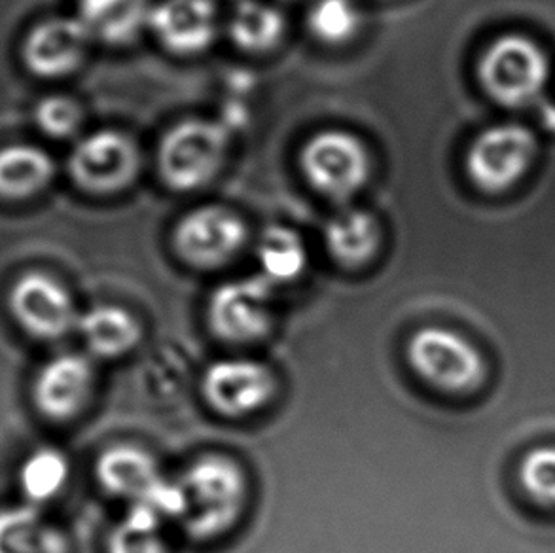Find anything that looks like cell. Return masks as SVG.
Segmentation results:
<instances>
[{
	"label": "cell",
	"instance_id": "1",
	"mask_svg": "<svg viewBox=\"0 0 555 553\" xmlns=\"http://www.w3.org/2000/svg\"><path fill=\"white\" fill-rule=\"evenodd\" d=\"M186 510L182 529L194 540L217 539L245 510L247 479L240 464L222 455L202 456L182 474Z\"/></svg>",
	"mask_w": 555,
	"mask_h": 553
},
{
	"label": "cell",
	"instance_id": "2",
	"mask_svg": "<svg viewBox=\"0 0 555 553\" xmlns=\"http://www.w3.org/2000/svg\"><path fill=\"white\" fill-rule=\"evenodd\" d=\"M481 86L496 103L526 106L548 82L550 63L541 46L524 35H504L481 55Z\"/></svg>",
	"mask_w": 555,
	"mask_h": 553
},
{
	"label": "cell",
	"instance_id": "3",
	"mask_svg": "<svg viewBox=\"0 0 555 553\" xmlns=\"http://www.w3.org/2000/svg\"><path fill=\"white\" fill-rule=\"evenodd\" d=\"M230 146L228 129L210 120H186L159 144V175L167 187L190 192L215 179Z\"/></svg>",
	"mask_w": 555,
	"mask_h": 553
},
{
	"label": "cell",
	"instance_id": "4",
	"mask_svg": "<svg viewBox=\"0 0 555 553\" xmlns=\"http://www.w3.org/2000/svg\"><path fill=\"white\" fill-rule=\"evenodd\" d=\"M408 362L423 382L446 393H465L480 385L486 362L468 339L442 326L417 330L405 347Z\"/></svg>",
	"mask_w": 555,
	"mask_h": 553
},
{
	"label": "cell",
	"instance_id": "5",
	"mask_svg": "<svg viewBox=\"0 0 555 553\" xmlns=\"http://www.w3.org/2000/svg\"><path fill=\"white\" fill-rule=\"evenodd\" d=\"M301 171L309 184L334 202H347L369 182V150L361 139L326 129L311 137L301 149Z\"/></svg>",
	"mask_w": 555,
	"mask_h": 553
},
{
	"label": "cell",
	"instance_id": "6",
	"mask_svg": "<svg viewBox=\"0 0 555 553\" xmlns=\"http://www.w3.org/2000/svg\"><path fill=\"white\" fill-rule=\"evenodd\" d=\"M537 139L518 124L493 126L474 139L466 152V172L481 192L499 194L514 187L533 165Z\"/></svg>",
	"mask_w": 555,
	"mask_h": 553
},
{
	"label": "cell",
	"instance_id": "7",
	"mask_svg": "<svg viewBox=\"0 0 555 553\" xmlns=\"http://www.w3.org/2000/svg\"><path fill=\"white\" fill-rule=\"evenodd\" d=\"M273 294L275 286L260 273L220 284L207 306L210 329L230 344H253L270 332Z\"/></svg>",
	"mask_w": 555,
	"mask_h": 553
},
{
	"label": "cell",
	"instance_id": "8",
	"mask_svg": "<svg viewBox=\"0 0 555 553\" xmlns=\"http://www.w3.org/2000/svg\"><path fill=\"white\" fill-rule=\"evenodd\" d=\"M141 156L133 139L120 131H98L76 144L68 172L78 187L93 194H114L135 180Z\"/></svg>",
	"mask_w": 555,
	"mask_h": 553
},
{
	"label": "cell",
	"instance_id": "9",
	"mask_svg": "<svg viewBox=\"0 0 555 553\" xmlns=\"http://www.w3.org/2000/svg\"><path fill=\"white\" fill-rule=\"evenodd\" d=\"M247 241V226L225 207H202L188 213L173 233L175 250L184 262L210 270L240 255Z\"/></svg>",
	"mask_w": 555,
	"mask_h": 553
},
{
	"label": "cell",
	"instance_id": "10",
	"mask_svg": "<svg viewBox=\"0 0 555 553\" xmlns=\"http://www.w3.org/2000/svg\"><path fill=\"white\" fill-rule=\"evenodd\" d=\"M275 393L270 368L250 359H224L210 364L202 380V395L212 412L240 419L258 412Z\"/></svg>",
	"mask_w": 555,
	"mask_h": 553
},
{
	"label": "cell",
	"instance_id": "11",
	"mask_svg": "<svg viewBox=\"0 0 555 553\" xmlns=\"http://www.w3.org/2000/svg\"><path fill=\"white\" fill-rule=\"evenodd\" d=\"M10 309L29 336L44 342L70 334L80 317L67 288L44 273H29L14 284Z\"/></svg>",
	"mask_w": 555,
	"mask_h": 553
},
{
	"label": "cell",
	"instance_id": "12",
	"mask_svg": "<svg viewBox=\"0 0 555 553\" xmlns=\"http://www.w3.org/2000/svg\"><path fill=\"white\" fill-rule=\"evenodd\" d=\"M95 383V370L88 357L61 352L40 368L33 397L42 415L53 421L75 417L88 404Z\"/></svg>",
	"mask_w": 555,
	"mask_h": 553
},
{
	"label": "cell",
	"instance_id": "13",
	"mask_svg": "<svg viewBox=\"0 0 555 553\" xmlns=\"http://www.w3.org/2000/svg\"><path fill=\"white\" fill-rule=\"evenodd\" d=\"M149 25L169 52L195 55L217 38V7L212 0H162L152 7Z\"/></svg>",
	"mask_w": 555,
	"mask_h": 553
},
{
	"label": "cell",
	"instance_id": "14",
	"mask_svg": "<svg viewBox=\"0 0 555 553\" xmlns=\"http://www.w3.org/2000/svg\"><path fill=\"white\" fill-rule=\"evenodd\" d=\"M90 40V33L78 17H53L30 33L23 55L37 75H68L82 63Z\"/></svg>",
	"mask_w": 555,
	"mask_h": 553
},
{
	"label": "cell",
	"instance_id": "15",
	"mask_svg": "<svg viewBox=\"0 0 555 553\" xmlns=\"http://www.w3.org/2000/svg\"><path fill=\"white\" fill-rule=\"evenodd\" d=\"M324 245L334 262L361 268L379 250L382 226L369 210H341L324 226Z\"/></svg>",
	"mask_w": 555,
	"mask_h": 553
},
{
	"label": "cell",
	"instance_id": "16",
	"mask_svg": "<svg viewBox=\"0 0 555 553\" xmlns=\"http://www.w3.org/2000/svg\"><path fill=\"white\" fill-rule=\"evenodd\" d=\"M149 0H78V20L91 38L105 44H128L151 17Z\"/></svg>",
	"mask_w": 555,
	"mask_h": 553
},
{
	"label": "cell",
	"instance_id": "17",
	"mask_svg": "<svg viewBox=\"0 0 555 553\" xmlns=\"http://www.w3.org/2000/svg\"><path fill=\"white\" fill-rule=\"evenodd\" d=\"M99 486L106 493L135 501L162 476L156 459L137 446H113L95 464Z\"/></svg>",
	"mask_w": 555,
	"mask_h": 553
},
{
	"label": "cell",
	"instance_id": "18",
	"mask_svg": "<svg viewBox=\"0 0 555 553\" xmlns=\"http://www.w3.org/2000/svg\"><path fill=\"white\" fill-rule=\"evenodd\" d=\"M76 330L88 351L101 359L124 357L141 339L139 321L128 309L116 306L91 307L78 317Z\"/></svg>",
	"mask_w": 555,
	"mask_h": 553
},
{
	"label": "cell",
	"instance_id": "19",
	"mask_svg": "<svg viewBox=\"0 0 555 553\" xmlns=\"http://www.w3.org/2000/svg\"><path fill=\"white\" fill-rule=\"evenodd\" d=\"M0 553H68V542L40 509L25 504L0 510Z\"/></svg>",
	"mask_w": 555,
	"mask_h": 553
},
{
	"label": "cell",
	"instance_id": "20",
	"mask_svg": "<svg viewBox=\"0 0 555 553\" xmlns=\"http://www.w3.org/2000/svg\"><path fill=\"white\" fill-rule=\"evenodd\" d=\"M52 157L37 146L17 144L0 150V195L27 197L53 179Z\"/></svg>",
	"mask_w": 555,
	"mask_h": 553
},
{
	"label": "cell",
	"instance_id": "21",
	"mask_svg": "<svg viewBox=\"0 0 555 553\" xmlns=\"http://www.w3.org/2000/svg\"><path fill=\"white\" fill-rule=\"evenodd\" d=\"M258 262L262 268L260 275L278 288L279 284L293 283L301 276L308 266V250L294 230L271 226L258 243Z\"/></svg>",
	"mask_w": 555,
	"mask_h": 553
},
{
	"label": "cell",
	"instance_id": "22",
	"mask_svg": "<svg viewBox=\"0 0 555 553\" xmlns=\"http://www.w3.org/2000/svg\"><path fill=\"white\" fill-rule=\"evenodd\" d=\"M285 33V17L278 8L258 0H243L230 22V37L241 50L250 53L270 52Z\"/></svg>",
	"mask_w": 555,
	"mask_h": 553
},
{
	"label": "cell",
	"instance_id": "23",
	"mask_svg": "<svg viewBox=\"0 0 555 553\" xmlns=\"http://www.w3.org/2000/svg\"><path fill=\"white\" fill-rule=\"evenodd\" d=\"M68 474L70 464L60 449L48 446L33 451L20 468V487L27 504L38 509L60 497L67 486Z\"/></svg>",
	"mask_w": 555,
	"mask_h": 553
},
{
	"label": "cell",
	"instance_id": "24",
	"mask_svg": "<svg viewBox=\"0 0 555 553\" xmlns=\"http://www.w3.org/2000/svg\"><path fill=\"white\" fill-rule=\"evenodd\" d=\"M308 25L324 44H344L361 29V10L354 0H317L309 10Z\"/></svg>",
	"mask_w": 555,
	"mask_h": 553
},
{
	"label": "cell",
	"instance_id": "25",
	"mask_svg": "<svg viewBox=\"0 0 555 553\" xmlns=\"http://www.w3.org/2000/svg\"><path fill=\"white\" fill-rule=\"evenodd\" d=\"M519 479L533 499L555 504V446L529 451L521 461Z\"/></svg>",
	"mask_w": 555,
	"mask_h": 553
},
{
	"label": "cell",
	"instance_id": "26",
	"mask_svg": "<svg viewBox=\"0 0 555 553\" xmlns=\"http://www.w3.org/2000/svg\"><path fill=\"white\" fill-rule=\"evenodd\" d=\"M35 118L46 136L63 139L73 136L78 129L82 121V111L75 99L50 95L38 103Z\"/></svg>",
	"mask_w": 555,
	"mask_h": 553
},
{
	"label": "cell",
	"instance_id": "27",
	"mask_svg": "<svg viewBox=\"0 0 555 553\" xmlns=\"http://www.w3.org/2000/svg\"><path fill=\"white\" fill-rule=\"evenodd\" d=\"M106 553H167V548L159 529L124 517L108 537Z\"/></svg>",
	"mask_w": 555,
	"mask_h": 553
}]
</instances>
